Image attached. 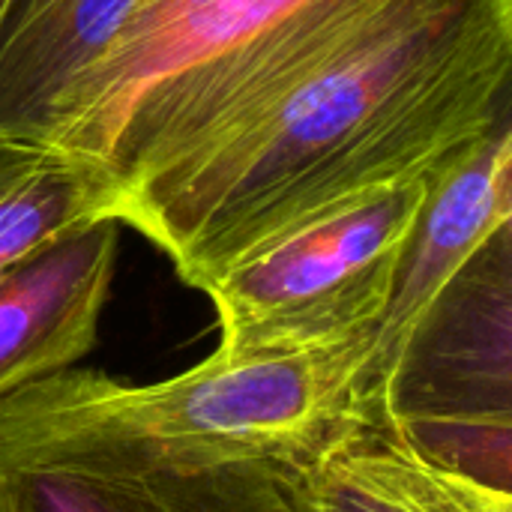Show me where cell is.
Returning <instances> with one entry per match:
<instances>
[{
  "instance_id": "1",
  "label": "cell",
  "mask_w": 512,
  "mask_h": 512,
  "mask_svg": "<svg viewBox=\"0 0 512 512\" xmlns=\"http://www.w3.org/2000/svg\"><path fill=\"white\" fill-rule=\"evenodd\" d=\"M512 0H390L339 54L120 183L111 219L204 288L267 237L423 180L510 114Z\"/></svg>"
},
{
  "instance_id": "3",
  "label": "cell",
  "mask_w": 512,
  "mask_h": 512,
  "mask_svg": "<svg viewBox=\"0 0 512 512\" xmlns=\"http://www.w3.org/2000/svg\"><path fill=\"white\" fill-rule=\"evenodd\" d=\"M372 333L297 354L222 357L159 384L66 369L0 402L3 441H60L174 462L318 459L357 423Z\"/></svg>"
},
{
  "instance_id": "10",
  "label": "cell",
  "mask_w": 512,
  "mask_h": 512,
  "mask_svg": "<svg viewBox=\"0 0 512 512\" xmlns=\"http://www.w3.org/2000/svg\"><path fill=\"white\" fill-rule=\"evenodd\" d=\"M318 512H512V492L420 456L387 423L357 420L315 465Z\"/></svg>"
},
{
  "instance_id": "5",
  "label": "cell",
  "mask_w": 512,
  "mask_h": 512,
  "mask_svg": "<svg viewBox=\"0 0 512 512\" xmlns=\"http://www.w3.org/2000/svg\"><path fill=\"white\" fill-rule=\"evenodd\" d=\"M363 423H387L429 462L512 492V225L417 315Z\"/></svg>"
},
{
  "instance_id": "9",
  "label": "cell",
  "mask_w": 512,
  "mask_h": 512,
  "mask_svg": "<svg viewBox=\"0 0 512 512\" xmlns=\"http://www.w3.org/2000/svg\"><path fill=\"white\" fill-rule=\"evenodd\" d=\"M141 0H12L0 24V144H42L63 90Z\"/></svg>"
},
{
  "instance_id": "6",
  "label": "cell",
  "mask_w": 512,
  "mask_h": 512,
  "mask_svg": "<svg viewBox=\"0 0 512 512\" xmlns=\"http://www.w3.org/2000/svg\"><path fill=\"white\" fill-rule=\"evenodd\" d=\"M0 512H318L315 465L174 462L60 441H3Z\"/></svg>"
},
{
  "instance_id": "11",
  "label": "cell",
  "mask_w": 512,
  "mask_h": 512,
  "mask_svg": "<svg viewBox=\"0 0 512 512\" xmlns=\"http://www.w3.org/2000/svg\"><path fill=\"white\" fill-rule=\"evenodd\" d=\"M114 180L45 144H0V270L51 240L111 219Z\"/></svg>"
},
{
  "instance_id": "7",
  "label": "cell",
  "mask_w": 512,
  "mask_h": 512,
  "mask_svg": "<svg viewBox=\"0 0 512 512\" xmlns=\"http://www.w3.org/2000/svg\"><path fill=\"white\" fill-rule=\"evenodd\" d=\"M510 117L504 114L489 132L429 177L426 195L399 249L387 306L375 324L369 360L357 381V420L372 411L417 315L495 231L512 225Z\"/></svg>"
},
{
  "instance_id": "8",
  "label": "cell",
  "mask_w": 512,
  "mask_h": 512,
  "mask_svg": "<svg viewBox=\"0 0 512 512\" xmlns=\"http://www.w3.org/2000/svg\"><path fill=\"white\" fill-rule=\"evenodd\" d=\"M117 246L120 225L99 219L0 270V402L96 345Z\"/></svg>"
},
{
  "instance_id": "12",
  "label": "cell",
  "mask_w": 512,
  "mask_h": 512,
  "mask_svg": "<svg viewBox=\"0 0 512 512\" xmlns=\"http://www.w3.org/2000/svg\"><path fill=\"white\" fill-rule=\"evenodd\" d=\"M9 3H12V0H0V24H3V15H6V9H9Z\"/></svg>"
},
{
  "instance_id": "4",
  "label": "cell",
  "mask_w": 512,
  "mask_h": 512,
  "mask_svg": "<svg viewBox=\"0 0 512 512\" xmlns=\"http://www.w3.org/2000/svg\"><path fill=\"white\" fill-rule=\"evenodd\" d=\"M429 177L339 201L219 270L201 288L219 318L216 354H297L375 336Z\"/></svg>"
},
{
  "instance_id": "2",
  "label": "cell",
  "mask_w": 512,
  "mask_h": 512,
  "mask_svg": "<svg viewBox=\"0 0 512 512\" xmlns=\"http://www.w3.org/2000/svg\"><path fill=\"white\" fill-rule=\"evenodd\" d=\"M387 3L141 0L63 90L42 144L117 189L339 54Z\"/></svg>"
}]
</instances>
